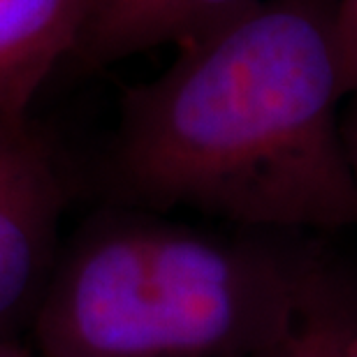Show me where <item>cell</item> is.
Segmentation results:
<instances>
[{
    "mask_svg": "<svg viewBox=\"0 0 357 357\" xmlns=\"http://www.w3.org/2000/svg\"><path fill=\"white\" fill-rule=\"evenodd\" d=\"M325 251L316 234L195 227L119 204L61 248L31 330L42 357H246Z\"/></svg>",
    "mask_w": 357,
    "mask_h": 357,
    "instance_id": "7a4b0ae2",
    "label": "cell"
},
{
    "mask_svg": "<svg viewBox=\"0 0 357 357\" xmlns=\"http://www.w3.org/2000/svg\"><path fill=\"white\" fill-rule=\"evenodd\" d=\"M330 35L346 100L357 93V0H332Z\"/></svg>",
    "mask_w": 357,
    "mask_h": 357,
    "instance_id": "52a82bcc",
    "label": "cell"
},
{
    "mask_svg": "<svg viewBox=\"0 0 357 357\" xmlns=\"http://www.w3.org/2000/svg\"><path fill=\"white\" fill-rule=\"evenodd\" d=\"M253 3L255 0H183L178 7L172 45H188Z\"/></svg>",
    "mask_w": 357,
    "mask_h": 357,
    "instance_id": "ba28073f",
    "label": "cell"
},
{
    "mask_svg": "<svg viewBox=\"0 0 357 357\" xmlns=\"http://www.w3.org/2000/svg\"><path fill=\"white\" fill-rule=\"evenodd\" d=\"M341 135H344L346 155L357 181V93L348 98L346 112H341Z\"/></svg>",
    "mask_w": 357,
    "mask_h": 357,
    "instance_id": "9c48e42d",
    "label": "cell"
},
{
    "mask_svg": "<svg viewBox=\"0 0 357 357\" xmlns=\"http://www.w3.org/2000/svg\"><path fill=\"white\" fill-rule=\"evenodd\" d=\"M246 357H357V265L330 248L274 337Z\"/></svg>",
    "mask_w": 357,
    "mask_h": 357,
    "instance_id": "5b68a950",
    "label": "cell"
},
{
    "mask_svg": "<svg viewBox=\"0 0 357 357\" xmlns=\"http://www.w3.org/2000/svg\"><path fill=\"white\" fill-rule=\"evenodd\" d=\"M93 0H0V119L26 116L82 38Z\"/></svg>",
    "mask_w": 357,
    "mask_h": 357,
    "instance_id": "277c9868",
    "label": "cell"
},
{
    "mask_svg": "<svg viewBox=\"0 0 357 357\" xmlns=\"http://www.w3.org/2000/svg\"><path fill=\"white\" fill-rule=\"evenodd\" d=\"M183 0H93L70 61L96 70L174 42Z\"/></svg>",
    "mask_w": 357,
    "mask_h": 357,
    "instance_id": "8992f818",
    "label": "cell"
},
{
    "mask_svg": "<svg viewBox=\"0 0 357 357\" xmlns=\"http://www.w3.org/2000/svg\"><path fill=\"white\" fill-rule=\"evenodd\" d=\"M68 185L59 153L26 116L0 119V337L31 327L59 262Z\"/></svg>",
    "mask_w": 357,
    "mask_h": 357,
    "instance_id": "3957f363",
    "label": "cell"
},
{
    "mask_svg": "<svg viewBox=\"0 0 357 357\" xmlns=\"http://www.w3.org/2000/svg\"><path fill=\"white\" fill-rule=\"evenodd\" d=\"M0 357H35L28 348L19 344V339H3L0 337Z\"/></svg>",
    "mask_w": 357,
    "mask_h": 357,
    "instance_id": "30bf717a",
    "label": "cell"
},
{
    "mask_svg": "<svg viewBox=\"0 0 357 357\" xmlns=\"http://www.w3.org/2000/svg\"><path fill=\"white\" fill-rule=\"evenodd\" d=\"M332 0H255L132 86L107 162L121 206L248 230L357 227Z\"/></svg>",
    "mask_w": 357,
    "mask_h": 357,
    "instance_id": "6da1fadb",
    "label": "cell"
}]
</instances>
